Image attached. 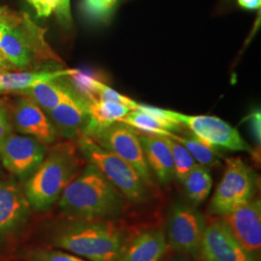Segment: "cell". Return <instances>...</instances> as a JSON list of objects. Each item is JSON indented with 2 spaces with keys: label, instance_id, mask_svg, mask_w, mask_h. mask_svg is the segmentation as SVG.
<instances>
[{
  "label": "cell",
  "instance_id": "1",
  "mask_svg": "<svg viewBox=\"0 0 261 261\" xmlns=\"http://www.w3.org/2000/svg\"><path fill=\"white\" fill-rule=\"evenodd\" d=\"M125 199L97 168L88 164L64 189L58 205L71 220L101 221L121 214Z\"/></svg>",
  "mask_w": 261,
  "mask_h": 261
},
{
  "label": "cell",
  "instance_id": "2",
  "mask_svg": "<svg viewBox=\"0 0 261 261\" xmlns=\"http://www.w3.org/2000/svg\"><path fill=\"white\" fill-rule=\"evenodd\" d=\"M0 48L6 59L17 70H47V64L62 60L46 40V28L37 25L25 12L8 7L0 28Z\"/></svg>",
  "mask_w": 261,
  "mask_h": 261
},
{
  "label": "cell",
  "instance_id": "3",
  "mask_svg": "<svg viewBox=\"0 0 261 261\" xmlns=\"http://www.w3.org/2000/svg\"><path fill=\"white\" fill-rule=\"evenodd\" d=\"M71 140L51 146L33 174L25 181L28 202L38 211L49 209L82 171L84 160Z\"/></svg>",
  "mask_w": 261,
  "mask_h": 261
},
{
  "label": "cell",
  "instance_id": "4",
  "mask_svg": "<svg viewBox=\"0 0 261 261\" xmlns=\"http://www.w3.org/2000/svg\"><path fill=\"white\" fill-rule=\"evenodd\" d=\"M53 244L87 261H117L126 247L124 235L117 226L79 220L60 226L53 236Z\"/></svg>",
  "mask_w": 261,
  "mask_h": 261
},
{
  "label": "cell",
  "instance_id": "5",
  "mask_svg": "<svg viewBox=\"0 0 261 261\" xmlns=\"http://www.w3.org/2000/svg\"><path fill=\"white\" fill-rule=\"evenodd\" d=\"M76 145L88 164L97 168L126 199L139 203L147 196L146 184L136 169L87 135L77 136Z\"/></svg>",
  "mask_w": 261,
  "mask_h": 261
},
{
  "label": "cell",
  "instance_id": "6",
  "mask_svg": "<svg viewBox=\"0 0 261 261\" xmlns=\"http://www.w3.org/2000/svg\"><path fill=\"white\" fill-rule=\"evenodd\" d=\"M257 189V175L240 158L226 160L224 175L212 196L209 210L219 217L229 214L252 200Z\"/></svg>",
  "mask_w": 261,
  "mask_h": 261
},
{
  "label": "cell",
  "instance_id": "7",
  "mask_svg": "<svg viewBox=\"0 0 261 261\" xmlns=\"http://www.w3.org/2000/svg\"><path fill=\"white\" fill-rule=\"evenodd\" d=\"M205 227V218L196 207L176 204L168 217V243L176 252L197 257Z\"/></svg>",
  "mask_w": 261,
  "mask_h": 261
},
{
  "label": "cell",
  "instance_id": "8",
  "mask_svg": "<svg viewBox=\"0 0 261 261\" xmlns=\"http://www.w3.org/2000/svg\"><path fill=\"white\" fill-rule=\"evenodd\" d=\"M91 138V137H90ZM105 149L127 162L140 174L146 185L151 183L150 168L146 163L140 138L135 129L122 122H115L92 138Z\"/></svg>",
  "mask_w": 261,
  "mask_h": 261
},
{
  "label": "cell",
  "instance_id": "9",
  "mask_svg": "<svg viewBox=\"0 0 261 261\" xmlns=\"http://www.w3.org/2000/svg\"><path fill=\"white\" fill-rule=\"evenodd\" d=\"M46 145L39 140L14 132L0 144V162L21 181H27L46 156Z\"/></svg>",
  "mask_w": 261,
  "mask_h": 261
},
{
  "label": "cell",
  "instance_id": "10",
  "mask_svg": "<svg viewBox=\"0 0 261 261\" xmlns=\"http://www.w3.org/2000/svg\"><path fill=\"white\" fill-rule=\"evenodd\" d=\"M175 119L187 126L197 138L211 146L252 154V147L245 141L239 132L221 118L208 115H185L173 112Z\"/></svg>",
  "mask_w": 261,
  "mask_h": 261
},
{
  "label": "cell",
  "instance_id": "11",
  "mask_svg": "<svg viewBox=\"0 0 261 261\" xmlns=\"http://www.w3.org/2000/svg\"><path fill=\"white\" fill-rule=\"evenodd\" d=\"M199 253L202 261H258L236 240L222 218L206 224Z\"/></svg>",
  "mask_w": 261,
  "mask_h": 261
},
{
  "label": "cell",
  "instance_id": "12",
  "mask_svg": "<svg viewBox=\"0 0 261 261\" xmlns=\"http://www.w3.org/2000/svg\"><path fill=\"white\" fill-rule=\"evenodd\" d=\"M10 117L13 129L45 145L54 143L57 139L56 128L47 113L25 96H21L14 105Z\"/></svg>",
  "mask_w": 261,
  "mask_h": 261
},
{
  "label": "cell",
  "instance_id": "13",
  "mask_svg": "<svg viewBox=\"0 0 261 261\" xmlns=\"http://www.w3.org/2000/svg\"><path fill=\"white\" fill-rule=\"evenodd\" d=\"M221 218L243 248L258 257L261 250L260 200H251Z\"/></svg>",
  "mask_w": 261,
  "mask_h": 261
},
{
  "label": "cell",
  "instance_id": "14",
  "mask_svg": "<svg viewBox=\"0 0 261 261\" xmlns=\"http://www.w3.org/2000/svg\"><path fill=\"white\" fill-rule=\"evenodd\" d=\"M30 204L14 180H0V238L16 233L28 222Z\"/></svg>",
  "mask_w": 261,
  "mask_h": 261
},
{
  "label": "cell",
  "instance_id": "15",
  "mask_svg": "<svg viewBox=\"0 0 261 261\" xmlns=\"http://www.w3.org/2000/svg\"><path fill=\"white\" fill-rule=\"evenodd\" d=\"M46 113L57 135L69 140H75L84 133L90 119L87 103L80 95L59 103Z\"/></svg>",
  "mask_w": 261,
  "mask_h": 261
},
{
  "label": "cell",
  "instance_id": "16",
  "mask_svg": "<svg viewBox=\"0 0 261 261\" xmlns=\"http://www.w3.org/2000/svg\"><path fill=\"white\" fill-rule=\"evenodd\" d=\"M137 132V130H136ZM146 163L159 181L166 185L174 177V165L171 151L164 137L137 132Z\"/></svg>",
  "mask_w": 261,
  "mask_h": 261
},
{
  "label": "cell",
  "instance_id": "17",
  "mask_svg": "<svg viewBox=\"0 0 261 261\" xmlns=\"http://www.w3.org/2000/svg\"><path fill=\"white\" fill-rule=\"evenodd\" d=\"M167 249L165 234L161 230L150 229L130 241L117 261H160Z\"/></svg>",
  "mask_w": 261,
  "mask_h": 261
},
{
  "label": "cell",
  "instance_id": "18",
  "mask_svg": "<svg viewBox=\"0 0 261 261\" xmlns=\"http://www.w3.org/2000/svg\"><path fill=\"white\" fill-rule=\"evenodd\" d=\"M18 93L29 98L45 112L79 95L69 82H62V77L38 83L28 89L19 91Z\"/></svg>",
  "mask_w": 261,
  "mask_h": 261
},
{
  "label": "cell",
  "instance_id": "19",
  "mask_svg": "<svg viewBox=\"0 0 261 261\" xmlns=\"http://www.w3.org/2000/svg\"><path fill=\"white\" fill-rule=\"evenodd\" d=\"M76 69H56V70H40V71H22L10 73L6 72L0 74V90L19 92L28 89L34 84L41 82H48L58 80L74 74Z\"/></svg>",
  "mask_w": 261,
  "mask_h": 261
},
{
  "label": "cell",
  "instance_id": "20",
  "mask_svg": "<svg viewBox=\"0 0 261 261\" xmlns=\"http://www.w3.org/2000/svg\"><path fill=\"white\" fill-rule=\"evenodd\" d=\"M86 103L90 119L83 134L91 138L113 123L119 121L132 111L126 106L113 102L97 101Z\"/></svg>",
  "mask_w": 261,
  "mask_h": 261
},
{
  "label": "cell",
  "instance_id": "21",
  "mask_svg": "<svg viewBox=\"0 0 261 261\" xmlns=\"http://www.w3.org/2000/svg\"><path fill=\"white\" fill-rule=\"evenodd\" d=\"M182 183L191 202L195 205H199L204 202L210 195L213 180L209 169L197 164L187 174Z\"/></svg>",
  "mask_w": 261,
  "mask_h": 261
},
{
  "label": "cell",
  "instance_id": "22",
  "mask_svg": "<svg viewBox=\"0 0 261 261\" xmlns=\"http://www.w3.org/2000/svg\"><path fill=\"white\" fill-rule=\"evenodd\" d=\"M173 140L184 145L198 165L213 167L220 164V159L215 147L197 138L196 135H185L184 137H178L175 135Z\"/></svg>",
  "mask_w": 261,
  "mask_h": 261
},
{
  "label": "cell",
  "instance_id": "23",
  "mask_svg": "<svg viewBox=\"0 0 261 261\" xmlns=\"http://www.w3.org/2000/svg\"><path fill=\"white\" fill-rule=\"evenodd\" d=\"M118 122L129 125L133 129H138L145 134L158 135L162 137H168L174 139L175 135L171 132H168L166 126L157 118L150 115L148 113L133 110L126 116H124Z\"/></svg>",
  "mask_w": 261,
  "mask_h": 261
},
{
  "label": "cell",
  "instance_id": "24",
  "mask_svg": "<svg viewBox=\"0 0 261 261\" xmlns=\"http://www.w3.org/2000/svg\"><path fill=\"white\" fill-rule=\"evenodd\" d=\"M164 138L171 151L174 165V176L177 178L178 181L182 182L183 179L186 177L187 174L196 167L197 163L193 158L191 153L187 150L186 147L180 142L168 137Z\"/></svg>",
  "mask_w": 261,
  "mask_h": 261
},
{
  "label": "cell",
  "instance_id": "25",
  "mask_svg": "<svg viewBox=\"0 0 261 261\" xmlns=\"http://www.w3.org/2000/svg\"><path fill=\"white\" fill-rule=\"evenodd\" d=\"M28 256L29 261H87L71 252L48 249L33 250Z\"/></svg>",
  "mask_w": 261,
  "mask_h": 261
},
{
  "label": "cell",
  "instance_id": "26",
  "mask_svg": "<svg viewBox=\"0 0 261 261\" xmlns=\"http://www.w3.org/2000/svg\"><path fill=\"white\" fill-rule=\"evenodd\" d=\"M96 95H97V101L99 102H113V103H120L130 108L132 111L135 110L136 106L138 105L137 102H135L129 97L118 93L117 91L109 87L107 84H103L101 81L97 83Z\"/></svg>",
  "mask_w": 261,
  "mask_h": 261
},
{
  "label": "cell",
  "instance_id": "27",
  "mask_svg": "<svg viewBox=\"0 0 261 261\" xmlns=\"http://www.w3.org/2000/svg\"><path fill=\"white\" fill-rule=\"evenodd\" d=\"M82 8L88 18L94 19L107 18L112 9L106 0H84Z\"/></svg>",
  "mask_w": 261,
  "mask_h": 261
},
{
  "label": "cell",
  "instance_id": "28",
  "mask_svg": "<svg viewBox=\"0 0 261 261\" xmlns=\"http://www.w3.org/2000/svg\"><path fill=\"white\" fill-rule=\"evenodd\" d=\"M55 12L59 23L63 28H70L72 27L70 0H57V5Z\"/></svg>",
  "mask_w": 261,
  "mask_h": 261
},
{
  "label": "cell",
  "instance_id": "29",
  "mask_svg": "<svg viewBox=\"0 0 261 261\" xmlns=\"http://www.w3.org/2000/svg\"><path fill=\"white\" fill-rule=\"evenodd\" d=\"M28 2L36 10L38 17L50 16L57 5V0H29Z\"/></svg>",
  "mask_w": 261,
  "mask_h": 261
},
{
  "label": "cell",
  "instance_id": "30",
  "mask_svg": "<svg viewBox=\"0 0 261 261\" xmlns=\"http://www.w3.org/2000/svg\"><path fill=\"white\" fill-rule=\"evenodd\" d=\"M13 130L9 113L2 105H0V144L13 133Z\"/></svg>",
  "mask_w": 261,
  "mask_h": 261
},
{
  "label": "cell",
  "instance_id": "31",
  "mask_svg": "<svg viewBox=\"0 0 261 261\" xmlns=\"http://www.w3.org/2000/svg\"><path fill=\"white\" fill-rule=\"evenodd\" d=\"M247 121L249 122L250 125V129L252 132V137L254 141L260 145L261 140V113L260 111H255V112H252L248 118Z\"/></svg>",
  "mask_w": 261,
  "mask_h": 261
},
{
  "label": "cell",
  "instance_id": "32",
  "mask_svg": "<svg viewBox=\"0 0 261 261\" xmlns=\"http://www.w3.org/2000/svg\"><path fill=\"white\" fill-rule=\"evenodd\" d=\"M240 6L249 10H257L260 8L261 0H238Z\"/></svg>",
  "mask_w": 261,
  "mask_h": 261
},
{
  "label": "cell",
  "instance_id": "33",
  "mask_svg": "<svg viewBox=\"0 0 261 261\" xmlns=\"http://www.w3.org/2000/svg\"><path fill=\"white\" fill-rule=\"evenodd\" d=\"M0 67L3 68V69H4L5 71H7V72H10L11 70H17V69H16L14 66L12 65L9 61L6 59V57L3 55L1 48H0Z\"/></svg>",
  "mask_w": 261,
  "mask_h": 261
},
{
  "label": "cell",
  "instance_id": "34",
  "mask_svg": "<svg viewBox=\"0 0 261 261\" xmlns=\"http://www.w3.org/2000/svg\"><path fill=\"white\" fill-rule=\"evenodd\" d=\"M7 9H8L7 6H0V28L3 23V19H4L5 14L7 12ZM0 39H1V31H0Z\"/></svg>",
  "mask_w": 261,
  "mask_h": 261
},
{
  "label": "cell",
  "instance_id": "35",
  "mask_svg": "<svg viewBox=\"0 0 261 261\" xmlns=\"http://www.w3.org/2000/svg\"><path fill=\"white\" fill-rule=\"evenodd\" d=\"M171 261H190L188 258H187L185 255H180V256H177L176 258H174V259H172Z\"/></svg>",
  "mask_w": 261,
  "mask_h": 261
},
{
  "label": "cell",
  "instance_id": "36",
  "mask_svg": "<svg viewBox=\"0 0 261 261\" xmlns=\"http://www.w3.org/2000/svg\"><path fill=\"white\" fill-rule=\"evenodd\" d=\"M107 1V3L109 4V6L112 8L113 6H114V4H115V2H116V0H106Z\"/></svg>",
  "mask_w": 261,
  "mask_h": 261
},
{
  "label": "cell",
  "instance_id": "37",
  "mask_svg": "<svg viewBox=\"0 0 261 261\" xmlns=\"http://www.w3.org/2000/svg\"><path fill=\"white\" fill-rule=\"evenodd\" d=\"M6 72H7V71H5V70H4V69H3V68H1V67H0V74H3V73H6Z\"/></svg>",
  "mask_w": 261,
  "mask_h": 261
},
{
  "label": "cell",
  "instance_id": "38",
  "mask_svg": "<svg viewBox=\"0 0 261 261\" xmlns=\"http://www.w3.org/2000/svg\"><path fill=\"white\" fill-rule=\"evenodd\" d=\"M0 93H2V91H1V90H0Z\"/></svg>",
  "mask_w": 261,
  "mask_h": 261
},
{
  "label": "cell",
  "instance_id": "39",
  "mask_svg": "<svg viewBox=\"0 0 261 261\" xmlns=\"http://www.w3.org/2000/svg\"><path fill=\"white\" fill-rule=\"evenodd\" d=\"M27 1H29V0H27Z\"/></svg>",
  "mask_w": 261,
  "mask_h": 261
}]
</instances>
